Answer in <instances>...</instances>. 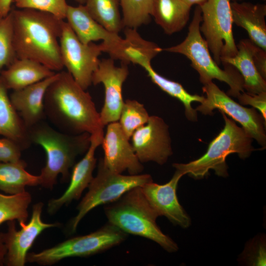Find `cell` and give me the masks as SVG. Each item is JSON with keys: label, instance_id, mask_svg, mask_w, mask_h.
<instances>
[{"label": "cell", "instance_id": "obj_1", "mask_svg": "<svg viewBox=\"0 0 266 266\" xmlns=\"http://www.w3.org/2000/svg\"><path fill=\"white\" fill-rule=\"evenodd\" d=\"M44 107L45 117L63 133L104 135V126L91 96L67 71L59 72L48 87Z\"/></svg>", "mask_w": 266, "mask_h": 266}, {"label": "cell", "instance_id": "obj_2", "mask_svg": "<svg viewBox=\"0 0 266 266\" xmlns=\"http://www.w3.org/2000/svg\"><path fill=\"white\" fill-rule=\"evenodd\" d=\"M11 13L17 58L35 61L54 71L61 70L60 37L64 20L29 9H11Z\"/></svg>", "mask_w": 266, "mask_h": 266}, {"label": "cell", "instance_id": "obj_3", "mask_svg": "<svg viewBox=\"0 0 266 266\" xmlns=\"http://www.w3.org/2000/svg\"><path fill=\"white\" fill-rule=\"evenodd\" d=\"M28 130L31 143L40 145L46 154V164L39 175V185L51 190L59 175L65 181L68 179L76 158L86 152L90 146V134L66 133L43 120Z\"/></svg>", "mask_w": 266, "mask_h": 266}, {"label": "cell", "instance_id": "obj_4", "mask_svg": "<svg viewBox=\"0 0 266 266\" xmlns=\"http://www.w3.org/2000/svg\"><path fill=\"white\" fill-rule=\"evenodd\" d=\"M115 202L104 208L109 224L126 233L151 240L168 252L178 250L177 244L157 225L159 216L147 200L141 187L129 191Z\"/></svg>", "mask_w": 266, "mask_h": 266}, {"label": "cell", "instance_id": "obj_5", "mask_svg": "<svg viewBox=\"0 0 266 266\" xmlns=\"http://www.w3.org/2000/svg\"><path fill=\"white\" fill-rule=\"evenodd\" d=\"M201 21L200 7L196 5L185 39L176 45L162 50L186 56L190 60L192 67L199 73L200 81L203 85L212 82L213 79H217L230 86L228 95L237 97L244 92L243 78L233 66L223 64L224 69H223L214 61L206 41L201 34L200 26Z\"/></svg>", "mask_w": 266, "mask_h": 266}, {"label": "cell", "instance_id": "obj_6", "mask_svg": "<svg viewBox=\"0 0 266 266\" xmlns=\"http://www.w3.org/2000/svg\"><path fill=\"white\" fill-rule=\"evenodd\" d=\"M220 111L225 120L224 127L209 143L206 153L188 163L173 164L176 169L196 179L204 178L210 169L214 170L218 176L226 177L228 176V167L226 159L229 155L237 153L241 159L250 155L254 150L251 137L242 128L228 118L225 113Z\"/></svg>", "mask_w": 266, "mask_h": 266}, {"label": "cell", "instance_id": "obj_7", "mask_svg": "<svg viewBox=\"0 0 266 266\" xmlns=\"http://www.w3.org/2000/svg\"><path fill=\"white\" fill-rule=\"evenodd\" d=\"M153 181L148 174L125 175L109 170L100 159L96 176L89 185L88 191L77 207V214L69 221L67 233H74L84 216L95 207L115 202L132 189Z\"/></svg>", "mask_w": 266, "mask_h": 266}, {"label": "cell", "instance_id": "obj_8", "mask_svg": "<svg viewBox=\"0 0 266 266\" xmlns=\"http://www.w3.org/2000/svg\"><path fill=\"white\" fill-rule=\"evenodd\" d=\"M126 236L127 233L109 223L89 234L69 238L40 252L28 253L26 262L50 266L67 258L90 256L121 243Z\"/></svg>", "mask_w": 266, "mask_h": 266}, {"label": "cell", "instance_id": "obj_9", "mask_svg": "<svg viewBox=\"0 0 266 266\" xmlns=\"http://www.w3.org/2000/svg\"><path fill=\"white\" fill-rule=\"evenodd\" d=\"M230 0H207L200 6V26L213 58L220 65L222 60L233 57L237 48L233 32Z\"/></svg>", "mask_w": 266, "mask_h": 266}, {"label": "cell", "instance_id": "obj_10", "mask_svg": "<svg viewBox=\"0 0 266 266\" xmlns=\"http://www.w3.org/2000/svg\"><path fill=\"white\" fill-rule=\"evenodd\" d=\"M60 46L64 67L85 90L92 84V76L97 68L102 52L101 44H84L63 21L60 37Z\"/></svg>", "mask_w": 266, "mask_h": 266}, {"label": "cell", "instance_id": "obj_11", "mask_svg": "<svg viewBox=\"0 0 266 266\" xmlns=\"http://www.w3.org/2000/svg\"><path fill=\"white\" fill-rule=\"evenodd\" d=\"M202 91L206 95L196 111L210 115L218 109L239 123L244 131L262 146H265L266 136L264 119L254 108L245 107L232 100L213 82L203 85Z\"/></svg>", "mask_w": 266, "mask_h": 266}, {"label": "cell", "instance_id": "obj_12", "mask_svg": "<svg viewBox=\"0 0 266 266\" xmlns=\"http://www.w3.org/2000/svg\"><path fill=\"white\" fill-rule=\"evenodd\" d=\"M42 202L33 206L31 218L28 223L19 224L21 229L17 231L15 220L7 222V231L5 233L7 248L5 265L24 266L29 250L35 240L45 230L61 225L59 223H47L41 219L43 207Z\"/></svg>", "mask_w": 266, "mask_h": 266}, {"label": "cell", "instance_id": "obj_13", "mask_svg": "<svg viewBox=\"0 0 266 266\" xmlns=\"http://www.w3.org/2000/svg\"><path fill=\"white\" fill-rule=\"evenodd\" d=\"M127 64L122 62L117 66L112 58L100 60L99 66L92 76V84L102 83L104 88V100L100 113L102 125L117 122L124 101L122 86L129 75Z\"/></svg>", "mask_w": 266, "mask_h": 266}, {"label": "cell", "instance_id": "obj_14", "mask_svg": "<svg viewBox=\"0 0 266 266\" xmlns=\"http://www.w3.org/2000/svg\"><path fill=\"white\" fill-rule=\"evenodd\" d=\"M131 138L141 163L154 162L162 165L172 154L168 127L158 116H150L147 122L136 129Z\"/></svg>", "mask_w": 266, "mask_h": 266}, {"label": "cell", "instance_id": "obj_15", "mask_svg": "<svg viewBox=\"0 0 266 266\" xmlns=\"http://www.w3.org/2000/svg\"><path fill=\"white\" fill-rule=\"evenodd\" d=\"M101 145L104 151L102 161L112 171L122 173L127 171L131 175L140 174L143 170L131 142L122 130L118 122L107 125Z\"/></svg>", "mask_w": 266, "mask_h": 266}, {"label": "cell", "instance_id": "obj_16", "mask_svg": "<svg viewBox=\"0 0 266 266\" xmlns=\"http://www.w3.org/2000/svg\"><path fill=\"white\" fill-rule=\"evenodd\" d=\"M184 175L176 169L171 179L166 184H159L152 181L142 186L141 189L159 216H164L173 224L186 229L190 226L191 220L179 203L176 194L178 183Z\"/></svg>", "mask_w": 266, "mask_h": 266}, {"label": "cell", "instance_id": "obj_17", "mask_svg": "<svg viewBox=\"0 0 266 266\" xmlns=\"http://www.w3.org/2000/svg\"><path fill=\"white\" fill-rule=\"evenodd\" d=\"M104 135H90V146L84 157L74 165L69 186L61 196L52 199L47 204V212L54 214L61 207L80 198L84 189L88 188L93 178V172L96 167L95 151L101 145Z\"/></svg>", "mask_w": 266, "mask_h": 266}, {"label": "cell", "instance_id": "obj_18", "mask_svg": "<svg viewBox=\"0 0 266 266\" xmlns=\"http://www.w3.org/2000/svg\"><path fill=\"white\" fill-rule=\"evenodd\" d=\"M59 72L53 76L20 90L9 95L11 103L26 127L29 129L45 118L44 100L50 85L57 78Z\"/></svg>", "mask_w": 266, "mask_h": 266}, {"label": "cell", "instance_id": "obj_19", "mask_svg": "<svg viewBox=\"0 0 266 266\" xmlns=\"http://www.w3.org/2000/svg\"><path fill=\"white\" fill-rule=\"evenodd\" d=\"M124 38L114 44L104 46L103 52L112 59L132 63L143 67L163 51L156 43L142 38L136 29L126 27Z\"/></svg>", "mask_w": 266, "mask_h": 266}, {"label": "cell", "instance_id": "obj_20", "mask_svg": "<svg viewBox=\"0 0 266 266\" xmlns=\"http://www.w3.org/2000/svg\"><path fill=\"white\" fill-rule=\"evenodd\" d=\"M66 19L79 40L84 44L101 40L104 45H107L122 38L118 33L108 31L95 20L84 4L77 6L68 5Z\"/></svg>", "mask_w": 266, "mask_h": 266}, {"label": "cell", "instance_id": "obj_21", "mask_svg": "<svg viewBox=\"0 0 266 266\" xmlns=\"http://www.w3.org/2000/svg\"><path fill=\"white\" fill-rule=\"evenodd\" d=\"M231 8L233 23L245 29L249 39L266 50V5L233 1Z\"/></svg>", "mask_w": 266, "mask_h": 266}, {"label": "cell", "instance_id": "obj_22", "mask_svg": "<svg viewBox=\"0 0 266 266\" xmlns=\"http://www.w3.org/2000/svg\"><path fill=\"white\" fill-rule=\"evenodd\" d=\"M56 72L41 63L27 59H16L0 72L8 90H18L54 75Z\"/></svg>", "mask_w": 266, "mask_h": 266}, {"label": "cell", "instance_id": "obj_23", "mask_svg": "<svg viewBox=\"0 0 266 266\" xmlns=\"http://www.w3.org/2000/svg\"><path fill=\"white\" fill-rule=\"evenodd\" d=\"M7 91L0 76V135L14 141L23 150L32 144L29 130L13 106Z\"/></svg>", "mask_w": 266, "mask_h": 266}, {"label": "cell", "instance_id": "obj_24", "mask_svg": "<svg viewBox=\"0 0 266 266\" xmlns=\"http://www.w3.org/2000/svg\"><path fill=\"white\" fill-rule=\"evenodd\" d=\"M251 40L244 39L236 45L237 52L233 57L222 60L223 64L234 67L243 80V89L252 94L266 92V82L258 71L253 61L251 48Z\"/></svg>", "mask_w": 266, "mask_h": 266}, {"label": "cell", "instance_id": "obj_25", "mask_svg": "<svg viewBox=\"0 0 266 266\" xmlns=\"http://www.w3.org/2000/svg\"><path fill=\"white\" fill-rule=\"evenodd\" d=\"M191 7L181 0H154L151 16L166 34H172L187 25Z\"/></svg>", "mask_w": 266, "mask_h": 266}, {"label": "cell", "instance_id": "obj_26", "mask_svg": "<svg viewBox=\"0 0 266 266\" xmlns=\"http://www.w3.org/2000/svg\"><path fill=\"white\" fill-rule=\"evenodd\" d=\"M26 163L20 159L14 162L0 163V190L9 195L25 192L26 186L40 185L38 175L26 170Z\"/></svg>", "mask_w": 266, "mask_h": 266}, {"label": "cell", "instance_id": "obj_27", "mask_svg": "<svg viewBox=\"0 0 266 266\" xmlns=\"http://www.w3.org/2000/svg\"><path fill=\"white\" fill-rule=\"evenodd\" d=\"M143 68L154 83L163 91L178 99L183 104L186 116L189 120L193 121L197 120V111L192 108V103H201L204 100L203 96L190 94L179 83L168 79L157 73L153 68L151 64H147Z\"/></svg>", "mask_w": 266, "mask_h": 266}, {"label": "cell", "instance_id": "obj_28", "mask_svg": "<svg viewBox=\"0 0 266 266\" xmlns=\"http://www.w3.org/2000/svg\"><path fill=\"white\" fill-rule=\"evenodd\" d=\"M119 0H85L91 16L108 31L118 33L124 27L119 10Z\"/></svg>", "mask_w": 266, "mask_h": 266}, {"label": "cell", "instance_id": "obj_29", "mask_svg": "<svg viewBox=\"0 0 266 266\" xmlns=\"http://www.w3.org/2000/svg\"><path fill=\"white\" fill-rule=\"evenodd\" d=\"M31 201V195L26 191L15 195L0 193V226L12 220H17L19 224L26 223Z\"/></svg>", "mask_w": 266, "mask_h": 266}, {"label": "cell", "instance_id": "obj_30", "mask_svg": "<svg viewBox=\"0 0 266 266\" xmlns=\"http://www.w3.org/2000/svg\"><path fill=\"white\" fill-rule=\"evenodd\" d=\"M154 0H119L124 27L136 29L151 20Z\"/></svg>", "mask_w": 266, "mask_h": 266}, {"label": "cell", "instance_id": "obj_31", "mask_svg": "<svg viewBox=\"0 0 266 266\" xmlns=\"http://www.w3.org/2000/svg\"><path fill=\"white\" fill-rule=\"evenodd\" d=\"M150 116L143 104L134 100L124 101L118 123L124 133L129 138L134 132L145 124Z\"/></svg>", "mask_w": 266, "mask_h": 266}, {"label": "cell", "instance_id": "obj_32", "mask_svg": "<svg viewBox=\"0 0 266 266\" xmlns=\"http://www.w3.org/2000/svg\"><path fill=\"white\" fill-rule=\"evenodd\" d=\"M13 40L12 16L0 17V72L17 59Z\"/></svg>", "mask_w": 266, "mask_h": 266}, {"label": "cell", "instance_id": "obj_33", "mask_svg": "<svg viewBox=\"0 0 266 266\" xmlns=\"http://www.w3.org/2000/svg\"><path fill=\"white\" fill-rule=\"evenodd\" d=\"M18 9H29L49 13L60 20L66 19V0H13Z\"/></svg>", "mask_w": 266, "mask_h": 266}, {"label": "cell", "instance_id": "obj_34", "mask_svg": "<svg viewBox=\"0 0 266 266\" xmlns=\"http://www.w3.org/2000/svg\"><path fill=\"white\" fill-rule=\"evenodd\" d=\"M266 237L257 236L248 242L239 257V261L248 266H266Z\"/></svg>", "mask_w": 266, "mask_h": 266}, {"label": "cell", "instance_id": "obj_35", "mask_svg": "<svg viewBox=\"0 0 266 266\" xmlns=\"http://www.w3.org/2000/svg\"><path fill=\"white\" fill-rule=\"evenodd\" d=\"M21 147L12 139L0 138V163L14 162L21 159Z\"/></svg>", "mask_w": 266, "mask_h": 266}, {"label": "cell", "instance_id": "obj_36", "mask_svg": "<svg viewBox=\"0 0 266 266\" xmlns=\"http://www.w3.org/2000/svg\"><path fill=\"white\" fill-rule=\"evenodd\" d=\"M242 104L250 105L258 109L264 120L266 121V92L252 94L244 92L237 97Z\"/></svg>", "mask_w": 266, "mask_h": 266}, {"label": "cell", "instance_id": "obj_37", "mask_svg": "<svg viewBox=\"0 0 266 266\" xmlns=\"http://www.w3.org/2000/svg\"><path fill=\"white\" fill-rule=\"evenodd\" d=\"M251 48L255 65L261 75L266 78V50L259 47L251 41Z\"/></svg>", "mask_w": 266, "mask_h": 266}, {"label": "cell", "instance_id": "obj_38", "mask_svg": "<svg viewBox=\"0 0 266 266\" xmlns=\"http://www.w3.org/2000/svg\"><path fill=\"white\" fill-rule=\"evenodd\" d=\"M7 248L5 241V233L0 232V266L5 265Z\"/></svg>", "mask_w": 266, "mask_h": 266}, {"label": "cell", "instance_id": "obj_39", "mask_svg": "<svg viewBox=\"0 0 266 266\" xmlns=\"http://www.w3.org/2000/svg\"><path fill=\"white\" fill-rule=\"evenodd\" d=\"M13 0H0V17L7 15L11 10Z\"/></svg>", "mask_w": 266, "mask_h": 266}, {"label": "cell", "instance_id": "obj_40", "mask_svg": "<svg viewBox=\"0 0 266 266\" xmlns=\"http://www.w3.org/2000/svg\"><path fill=\"white\" fill-rule=\"evenodd\" d=\"M186 4L191 7L193 5L200 6L205 2L207 0H181Z\"/></svg>", "mask_w": 266, "mask_h": 266}, {"label": "cell", "instance_id": "obj_41", "mask_svg": "<svg viewBox=\"0 0 266 266\" xmlns=\"http://www.w3.org/2000/svg\"><path fill=\"white\" fill-rule=\"evenodd\" d=\"M77 2L80 4H84L85 0H75Z\"/></svg>", "mask_w": 266, "mask_h": 266}, {"label": "cell", "instance_id": "obj_42", "mask_svg": "<svg viewBox=\"0 0 266 266\" xmlns=\"http://www.w3.org/2000/svg\"><path fill=\"white\" fill-rule=\"evenodd\" d=\"M239 0H230V1H239Z\"/></svg>", "mask_w": 266, "mask_h": 266}]
</instances>
